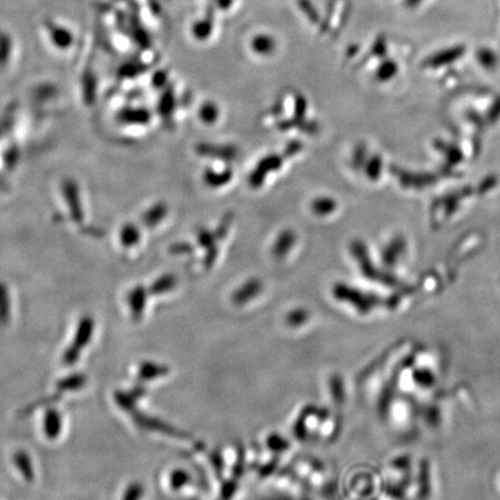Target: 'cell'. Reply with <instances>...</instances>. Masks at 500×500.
<instances>
[{
    "mask_svg": "<svg viewBox=\"0 0 500 500\" xmlns=\"http://www.w3.org/2000/svg\"><path fill=\"white\" fill-rule=\"evenodd\" d=\"M175 284H176V278H175L174 275H165L154 283V285H153V291L154 292H159V293L166 292V291L171 290L174 287Z\"/></svg>",
    "mask_w": 500,
    "mask_h": 500,
    "instance_id": "cell-13",
    "label": "cell"
},
{
    "mask_svg": "<svg viewBox=\"0 0 500 500\" xmlns=\"http://www.w3.org/2000/svg\"><path fill=\"white\" fill-rule=\"evenodd\" d=\"M278 42L271 34L258 33L251 37L249 42L250 50L261 57H269L275 54Z\"/></svg>",
    "mask_w": 500,
    "mask_h": 500,
    "instance_id": "cell-4",
    "label": "cell"
},
{
    "mask_svg": "<svg viewBox=\"0 0 500 500\" xmlns=\"http://www.w3.org/2000/svg\"><path fill=\"white\" fill-rule=\"evenodd\" d=\"M198 115L200 118L203 123L205 124H214L217 122L220 115L219 108L218 105L212 101L204 102L203 105H200V110H198Z\"/></svg>",
    "mask_w": 500,
    "mask_h": 500,
    "instance_id": "cell-9",
    "label": "cell"
},
{
    "mask_svg": "<svg viewBox=\"0 0 500 500\" xmlns=\"http://www.w3.org/2000/svg\"><path fill=\"white\" fill-rule=\"evenodd\" d=\"M218 238L216 233L212 232L210 229H200L197 232V242L202 248L207 249V255L204 258V267L205 269L212 268L216 260L218 258Z\"/></svg>",
    "mask_w": 500,
    "mask_h": 500,
    "instance_id": "cell-3",
    "label": "cell"
},
{
    "mask_svg": "<svg viewBox=\"0 0 500 500\" xmlns=\"http://www.w3.org/2000/svg\"><path fill=\"white\" fill-rule=\"evenodd\" d=\"M171 251L174 255L181 256V255H190L194 250H192V246L190 243L176 242L171 246Z\"/></svg>",
    "mask_w": 500,
    "mask_h": 500,
    "instance_id": "cell-17",
    "label": "cell"
},
{
    "mask_svg": "<svg viewBox=\"0 0 500 500\" xmlns=\"http://www.w3.org/2000/svg\"><path fill=\"white\" fill-rule=\"evenodd\" d=\"M196 152L202 156L221 161H233L239 156V149L233 145H221L212 143H202L196 146Z\"/></svg>",
    "mask_w": 500,
    "mask_h": 500,
    "instance_id": "cell-2",
    "label": "cell"
},
{
    "mask_svg": "<svg viewBox=\"0 0 500 500\" xmlns=\"http://www.w3.org/2000/svg\"><path fill=\"white\" fill-rule=\"evenodd\" d=\"M140 234L138 232L137 227L134 225H127L122 231V241L127 247H132L139 241Z\"/></svg>",
    "mask_w": 500,
    "mask_h": 500,
    "instance_id": "cell-12",
    "label": "cell"
},
{
    "mask_svg": "<svg viewBox=\"0 0 500 500\" xmlns=\"http://www.w3.org/2000/svg\"><path fill=\"white\" fill-rule=\"evenodd\" d=\"M261 282L253 278L249 280L246 283L243 284V287L238 290L236 293V299L239 302H243V301L248 300L250 297H253L255 294L258 293V291L261 290Z\"/></svg>",
    "mask_w": 500,
    "mask_h": 500,
    "instance_id": "cell-10",
    "label": "cell"
},
{
    "mask_svg": "<svg viewBox=\"0 0 500 500\" xmlns=\"http://www.w3.org/2000/svg\"><path fill=\"white\" fill-rule=\"evenodd\" d=\"M285 156H278V154H269L264 156L263 159L258 161V165L254 168V171H251L249 175V185L251 188H261L264 183L265 178H268V175L275 171H280L283 166Z\"/></svg>",
    "mask_w": 500,
    "mask_h": 500,
    "instance_id": "cell-1",
    "label": "cell"
},
{
    "mask_svg": "<svg viewBox=\"0 0 500 500\" xmlns=\"http://www.w3.org/2000/svg\"><path fill=\"white\" fill-rule=\"evenodd\" d=\"M167 213H168V207L166 204L156 203L144 216L145 225L154 227L166 218Z\"/></svg>",
    "mask_w": 500,
    "mask_h": 500,
    "instance_id": "cell-8",
    "label": "cell"
},
{
    "mask_svg": "<svg viewBox=\"0 0 500 500\" xmlns=\"http://www.w3.org/2000/svg\"><path fill=\"white\" fill-rule=\"evenodd\" d=\"M233 217L231 214H226L225 217L222 218V220L220 221V224L218 225L217 229L214 231L216 236H217L218 240L224 239L227 233H229V226L232 224Z\"/></svg>",
    "mask_w": 500,
    "mask_h": 500,
    "instance_id": "cell-14",
    "label": "cell"
},
{
    "mask_svg": "<svg viewBox=\"0 0 500 500\" xmlns=\"http://www.w3.org/2000/svg\"><path fill=\"white\" fill-rule=\"evenodd\" d=\"M212 23L209 20H198V21L194 22L191 25V33L194 39L197 40L205 41L211 37L212 34Z\"/></svg>",
    "mask_w": 500,
    "mask_h": 500,
    "instance_id": "cell-11",
    "label": "cell"
},
{
    "mask_svg": "<svg viewBox=\"0 0 500 500\" xmlns=\"http://www.w3.org/2000/svg\"><path fill=\"white\" fill-rule=\"evenodd\" d=\"M233 178V171L231 169L217 171L213 169H207L204 171V182L211 188H220L227 185Z\"/></svg>",
    "mask_w": 500,
    "mask_h": 500,
    "instance_id": "cell-6",
    "label": "cell"
},
{
    "mask_svg": "<svg viewBox=\"0 0 500 500\" xmlns=\"http://www.w3.org/2000/svg\"><path fill=\"white\" fill-rule=\"evenodd\" d=\"M174 107L175 100L173 98V95L166 94V96L161 101V114L166 117L171 116V114H173V110H174Z\"/></svg>",
    "mask_w": 500,
    "mask_h": 500,
    "instance_id": "cell-15",
    "label": "cell"
},
{
    "mask_svg": "<svg viewBox=\"0 0 500 500\" xmlns=\"http://www.w3.org/2000/svg\"><path fill=\"white\" fill-rule=\"evenodd\" d=\"M302 149H304L302 143L299 142V140H292V142L287 144V149H284L283 154L285 156V158H291V156L299 154L302 151Z\"/></svg>",
    "mask_w": 500,
    "mask_h": 500,
    "instance_id": "cell-16",
    "label": "cell"
},
{
    "mask_svg": "<svg viewBox=\"0 0 500 500\" xmlns=\"http://www.w3.org/2000/svg\"><path fill=\"white\" fill-rule=\"evenodd\" d=\"M297 242V234L293 229H284L280 236H277L273 247H272V255L277 260L287 258L290 254L291 250Z\"/></svg>",
    "mask_w": 500,
    "mask_h": 500,
    "instance_id": "cell-5",
    "label": "cell"
},
{
    "mask_svg": "<svg viewBox=\"0 0 500 500\" xmlns=\"http://www.w3.org/2000/svg\"><path fill=\"white\" fill-rule=\"evenodd\" d=\"M336 207H337L336 200L326 196L317 197L311 204V209H312L314 214L320 216V217L329 216V214L333 213V211L336 210Z\"/></svg>",
    "mask_w": 500,
    "mask_h": 500,
    "instance_id": "cell-7",
    "label": "cell"
}]
</instances>
